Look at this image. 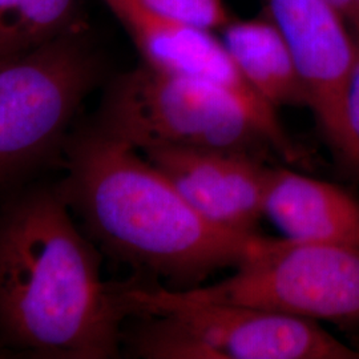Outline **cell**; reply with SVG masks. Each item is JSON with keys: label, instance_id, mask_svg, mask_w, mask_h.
<instances>
[{"label": "cell", "instance_id": "8fae6325", "mask_svg": "<svg viewBox=\"0 0 359 359\" xmlns=\"http://www.w3.org/2000/svg\"><path fill=\"white\" fill-rule=\"evenodd\" d=\"M233 63L257 95L278 107H306V95L283 34L264 18L233 20L221 29Z\"/></svg>", "mask_w": 359, "mask_h": 359}, {"label": "cell", "instance_id": "277c9868", "mask_svg": "<svg viewBox=\"0 0 359 359\" xmlns=\"http://www.w3.org/2000/svg\"><path fill=\"white\" fill-rule=\"evenodd\" d=\"M93 126L139 152L152 148L274 151L264 127L229 92L144 63L107 87Z\"/></svg>", "mask_w": 359, "mask_h": 359}, {"label": "cell", "instance_id": "9a60e30c", "mask_svg": "<svg viewBox=\"0 0 359 359\" xmlns=\"http://www.w3.org/2000/svg\"><path fill=\"white\" fill-rule=\"evenodd\" d=\"M326 1H329L334 8H337L339 13L346 19L347 23L350 25L355 36L358 38L359 0H326Z\"/></svg>", "mask_w": 359, "mask_h": 359}, {"label": "cell", "instance_id": "2e32d148", "mask_svg": "<svg viewBox=\"0 0 359 359\" xmlns=\"http://www.w3.org/2000/svg\"><path fill=\"white\" fill-rule=\"evenodd\" d=\"M25 1L26 0H0V39L11 26L13 18L19 13Z\"/></svg>", "mask_w": 359, "mask_h": 359}, {"label": "cell", "instance_id": "8992f818", "mask_svg": "<svg viewBox=\"0 0 359 359\" xmlns=\"http://www.w3.org/2000/svg\"><path fill=\"white\" fill-rule=\"evenodd\" d=\"M201 302L262 309L309 321L359 325V246L283 238L222 281L175 289Z\"/></svg>", "mask_w": 359, "mask_h": 359}, {"label": "cell", "instance_id": "ba28073f", "mask_svg": "<svg viewBox=\"0 0 359 359\" xmlns=\"http://www.w3.org/2000/svg\"><path fill=\"white\" fill-rule=\"evenodd\" d=\"M283 34L323 136L344 160L345 95L359 41L346 19L326 0H264Z\"/></svg>", "mask_w": 359, "mask_h": 359}, {"label": "cell", "instance_id": "5bb4252c", "mask_svg": "<svg viewBox=\"0 0 359 359\" xmlns=\"http://www.w3.org/2000/svg\"><path fill=\"white\" fill-rule=\"evenodd\" d=\"M344 112L346 149L342 161L359 173V47L358 55L347 83Z\"/></svg>", "mask_w": 359, "mask_h": 359}, {"label": "cell", "instance_id": "4fadbf2b", "mask_svg": "<svg viewBox=\"0 0 359 359\" xmlns=\"http://www.w3.org/2000/svg\"><path fill=\"white\" fill-rule=\"evenodd\" d=\"M148 11L182 23L221 31L231 20L224 0H135Z\"/></svg>", "mask_w": 359, "mask_h": 359}, {"label": "cell", "instance_id": "52a82bcc", "mask_svg": "<svg viewBox=\"0 0 359 359\" xmlns=\"http://www.w3.org/2000/svg\"><path fill=\"white\" fill-rule=\"evenodd\" d=\"M140 53L157 71L201 81L236 96L266 130L274 152L289 163L302 152L285 132L276 108L261 99L231 60L216 31L156 15L135 0H104Z\"/></svg>", "mask_w": 359, "mask_h": 359}, {"label": "cell", "instance_id": "7c38bea8", "mask_svg": "<svg viewBox=\"0 0 359 359\" xmlns=\"http://www.w3.org/2000/svg\"><path fill=\"white\" fill-rule=\"evenodd\" d=\"M80 0H26L4 36L0 56L15 57L57 38L75 26Z\"/></svg>", "mask_w": 359, "mask_h": 359}, {"label": "cell", "instance_id": "5b68a950", "mask_svg": "<svg viewBox=\"0 0 359 359\" xmlns=\"http://www.w3.org/2000/svg\"><path fill=\"white\" fill-rule=\"evenodd\" d=\"M103 69L83 22L0 65V185L65 145Z\"/></svg>", "mask_w": 359, "mask_h": 359}, {"label": "cell", "instance_id": "7a4b0ae2", "mask_svg": "<svg viewBox=\"0 0 359 359\" xmlns=\"http://www.w3.org/2000/svg\"><path fill=\"white\" fill-rule=\"evenodd\" d=\"M59 189H35L0 215V339L38 358L107 359L128 316L120 285Z\"/></svg>", "mask_w": 359, "mask_h": 359}, {"label": "cell", "instance_id": "9c48e42d", "mask_svg": "<svg viewBox=\"0 0 359 359\" xmlns=\"http://www.w3.org/2000/svg\"><path fill=\"white\" fill-rule=\"evenodd\" d=\"M140 154L209 222L257 233L271 168L258 154L218 148H152Z\"/></svg>", "mask_w": 359, "mask_h": 359}, {"label": "cell", "instance_id": "30bf717a", "mask_svg": "<svg viewBox=\"0 0 359 359\" xmlns=\"http://www.w3.org/2000/svg\"><path fill=\"white\" fill-rule=\"evenodd\" d=\"M264 217L290 241L359 246L358 198L292 169L271 168Z\"/></svg>", "mask_w": 359, "mask_h": 359}, {"label": "cell", "instance_id": "e0dca14e", "mask_svg": "<svg viewBox=\"0 0 359 359\" xmlns=\"http://www.w3.org/2000/svg\"><path fill=\"white\" fill-rule=\"evenodd\" d=\"M7 354H8V350H7V348H4L3 346H0V358L7 357Z\"/></svg>", "mask_w": 359, "mask_h": 359}, {"label": "cell", "instance_id": "ac0fdd59", "mask_svg": "<svg viewBox=\"0 0 359 359\" xmlns=\"http://www.w3.org/2000/svg\"><path fill=\"white\" fill-rule=\"evenodd\" d=\"M11 57H0V65H4L7 60H10Z\"/></svg>", "mask_w": 359, "mask_h": 359}, {"label": "cell", "instance_id": "6da1fadb", "mask_svg": "<svg viewBox=\"0 0 359 359\" xmlns=\"http://www.w3.org/2000/svg\"><path fill=\"white\" fill-rule=\"evenodd\" d=\"M59 192L105 253L189 289L268 252L281 238L209 222L137 149L90 126L67 137Z\"/></svg>", "mask_w": 359, "mask_h": 359}, {"label": "cell", "instance_id": "3957f363", "mask_svg": "<svg viewBox=\"0 0 359 359\" xmlns=\"http://www.w3.org/2000/svg\"><path fill=\"white\" fill-rule=\"evenodd\" d=\"M128 314L145 317L132 335L147 359H359L318 322L225 302L187 299L161 285H120Z\"/></svg>", "mask_w": 359, "mask_h": 359}]
</instances>
